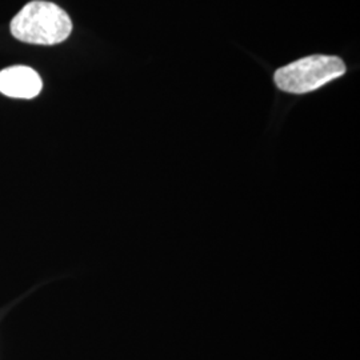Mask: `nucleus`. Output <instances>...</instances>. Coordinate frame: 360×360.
I'll list each match as a JSON object with an SVG mask.
<instances>
[{"mask_svg": "<svg viewBox=\"0 0 360 360\" xmlns=\"http://www.w3.org/2000/svg\"><path fill=\"white\" fill-rule=\"evenodd\" d=\"M346 70L345 62L339 56L311 55L276 70L274 80L279 90L302 95L343 77Z\"/></svg>", "mask_w": 360, "mask_h": 360, "instance_id": "nucleus-2", "label": "nucleus"}, {"mask_svg": "<svg viewBox=\"0 0 360 360\" xmlns=\"http://www.w3.org/2000/svg\"><path fill=\"white\" fill-rule=\"evenodd\" d=\"M43 89L38 72L27 65H13L0 71V92L15 99H34Z\"/></svg>", "mask_w": 360, "mask_h": 360, "instance_id": "nucleus-3", "label": "nucleus"}, {"mask_svg": "<svg viewBox=\"0 0 360 360\" xmlns=\"http://www.w3.org/2000/svg\"><path fill=\"white\" fill-rule=\"evenodd\" d=\"M13 38L28 44L53 46L71 35L72 22L63 8L51 1L34 0L11 20Z\"/></svg>", "mask_w": 360, "mask_h": 360, "instance_id": "nucleus-1", "label": "nucleus"}]
</instances>
